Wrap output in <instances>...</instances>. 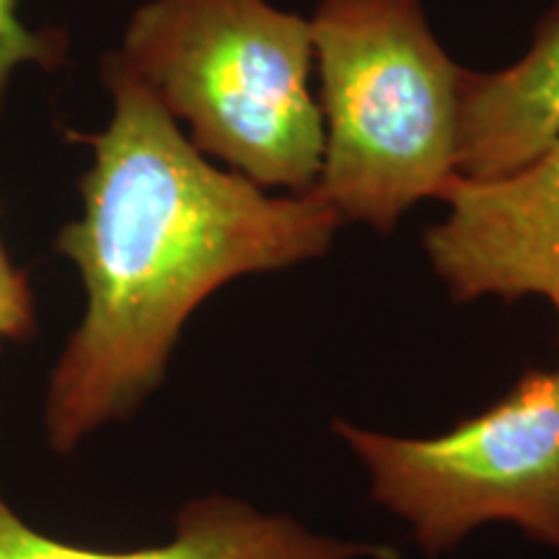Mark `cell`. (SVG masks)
Returning <instances> with one entry per match:
<instances>
[{
  "instance_id": "cell-1",
  "label": "cell",
  "mask_w": 559,
  "mask_h": 559,
  "mask_svg": "<svg viewBox=\"0 0 559 559\" xmlns=\"http://www.w3.org/2000/svg\"><path fill=\"white\" fill-rule=\"evenodd\" d=\"M102 73L111 117L83 138V210L55 239L86 293L41 407L47 443L62 456L164 383L181 330L215 290L324 254L342 226L317 190L272 194L210 164L109 55Z\"/></svg>"
},
{
  "instance_id": "cell-2",
  "label": "cell",
  "mask_w": 559,
  "mask_h": 559,
  "mask_svg": "<svg viewBox=\"0 0 559 559\" xmlns=\"http://www.w3.org/2000/svg\"><path fill=\"white\" fill-rule=\"evenodd\" d=\"M207 158L262 190H317L324 122L311 21L267 0H148L109 55Z\"/></svg>"
},
{
  "instance_id": "cell-3",
  "label": "cell",
  "mask_w": 559,
  "mask_h": 559,
  "mask_svg": "<svg viewBox=\"0 0 559 559\" xmlns=\"http://www.w3.org/2000/svg\"><path fill=\"white\" fill-rule=\"evenodd\" d=\"M324 156L317 192L345 221L391 230L459 174L466 70L423 0H321L311 19Z\"/></svg>"
},
{
  "instance_id": "cell-4",
  "label": "cell",
  "mask_w": 559,
  "mask_h": 559,
  "mask_svg": "<svg viewBox=\"0 0 559 559\" xmlns=\"http://www.w3.org/2000/svg\"><path fill=\"white\" fill-rule=\"evenodd\" d=\"M370 472L373 498L430 555L481 523H513L559 551V370L513 389L436 438H396L334 423Z\"/></svg>"
},
{
  "instance_id": "cell-5",
  "label": "cell",
  "mask_w": 559,
  "mask_h": 559,
  "mask_svg": "<svg viewBox=\"0 0 559 559\" xmlns=\"http://www.w3.org/2000/svg\"><path fill=\"white\" fill-rule=\"evenodd\" d=\"M438 200L449 215L425 234V249L453 298L559 290V140L500 177L456 174Z\"/></svg>"
},
{
  "instance_id": "cell-6",
  "label": "cell",
  "mask_w": 559,
  "mask_h": 559,
  "mask_svg": "<svg viewBox=\"0 0 559 559\" xmlns=\"http://www.w3.org/2000/svg\"><path fill=\"white\" fill-rule=\"evenodd\" d=\"M0 559H396V551L311 534L285 515H267L241 500L210 495L179 510L169 542L132 551L58 542L32 528L0 500Z\"/></svg>"
},
{
  "instance_id": "cell-7",
  "label": "cell",
  "mask_w": 559,
  "mask_h": 559,
  "mask_svg": "<svg viewBox=\"0 0 559 559\" xmlns=\"http://www.w3.org/2000/svg\"><path fill=\"white\" fill-rule=\"evenodd\" d=\"M559 140V0L528 52L495 73L466 70L459 177L508 174Z\"/></svg>"
},
{
  "instance_id": "cell-8",
  "label": "cell",
  "mask_w": 559,
  "mask_h": 559,
  "mask_svg": "<svg viewBox=\"0 0 559 559\" xmlns=\"http://www.w3.org/2000/svg\"><path fill=\"white\" fill-rule=\"evenodd\" d=\"M19 3L21 0H0V117L19 68L55 70L68 55V34L60 29H29L19 16Z\"/></svg>"
},
{
  "instance_id": "cell-9",
  "label": "cell",
  "mask_w": 559,
  "mask_h": 559,
  "mask_svg": "<svg viewBox=\"0 0 559 559\" xmlns=\"http://www.w3.org/2000/svg\"><path fill=\"white\" fill-rule=\"evenodd\" d=\"M37 326L34 293L24 270L11 262L0 241V342H21L32 337Z\"/></svg>"
},
{
  "instance_id": "cell-10",
  "label": "cell",
  "mask_w": 559,
  "mask_h": 559,
  "mask_svg": "<svg viewBox=\"0 0 559 559\" xmlns=\"http://www.w3.org/2000/svg\"><path fill=\"white\" fill-rule=\"evenodd\" d=\"M549 300H551V304H555V309H557V317H559V290H557L555 296H551Z\"/></svg>"
}]
</instances>
